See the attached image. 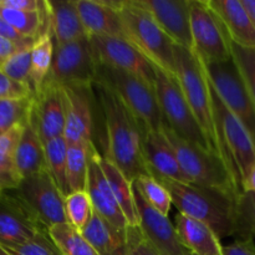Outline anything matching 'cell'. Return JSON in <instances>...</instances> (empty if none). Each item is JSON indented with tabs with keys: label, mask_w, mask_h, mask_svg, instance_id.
<instances>
[{
	"label": "cell",
	"mask_w": 255,
	"mask_h": 255,
	"mask_svg": "<svg viewBox=\"0 0 255 255\" xmlns=\"http://www.w3.org/2000/svg\"><path fill=\"white\" fill-rule=\"evenodd\" d=\"M119 11L124 25L125 39L136 47L154 67L169 76L176 77V44L171 37L159 27L146 10L137 6L133 0L120 1Z\"/></svg>",
	"instance_id": "4"
},
{
	"label": "cell",
	"mask_w": 255,
	"mask_h": 255,
	"mask_svg": "<svg viewBox=\"0 0 255 255\" xmlns=\"http://www.w3.org/2000/svg\"><path fill=\"white\" fill-rule=\"evenodd\" d=\"M211 91L222 143L238 169L243 187L244 179L255 164V142L241 120L222 101L212 84Z\"/></svg>",
	"instance_id": "10"
},
{
	"label": "cell",
	"mask_w": 255,
	"mask_h": 255,
	"mask_svg": "<svg viewBox=\"0 0 255 255\" xmlns=\"http://www.w3.org/2000/svg\"><path fill=\"white\" fill-rule=\"evenodd\" d=\"M55 42L51 31H46L35 40L31 47V89L34 95L47 79L54 61Z\"/></svg>",
	"instance_id": "30"
},
{
	"label": "cell",
	"mask_w": 255,
	"mask_h": 255,
	"mask_svg": "<svg viewBox=\"0 0 255 255\" xmlns=\"http://www.w3.org/2000/svg\"><path fill=\"white\" fill-rule=\"evenodd\" d=\"M4 249L11 255H62L50 237L49 231L40 233L26 243Z\"/></svg>",
	"instance_id": "40"
},
{
	"label": "cell",
	"mask_w": 255,
	"mask_h": 255,
	"mask_svg": "<svg viewBox=\"0 0 255 255\" xmlns=\"http://www.w3.org/2000/svg\"><path fill=\"white\" fill-rule=\"evenodd\" d=\"M231 44L255 50V29L242 0H207Z\"/></svg>",
	"instance_id": "21"
},
{
	"label": "cell",
	"mask_w": 255,
	"mask_h": 255,
	"mask_svg": "<svg viewBox=\"0 0 255 255\" xmlns=\"http://www.w3.org/2000/svg\"><path fill=\"white\" fill-rule=\"evenodd\" d=\"M243 191H249L255 193V164L251 172L248 173L247 178L243 182Z\"/></svg>",
	"instance_id": "47"
},
{
	"label": "cell",
	"mask_w": 255,
	"mask_h": 255,
	"mask_svg": "<svg viewBox=\"0 0 255 255\" xmlns=\"http://www.w3.org/2000/svg\"><path fill=\"white\" fill-rule=\"evenodd\" d=\"M128 251L126 255H161L142 234L139 227H129Z\"/></svg>",
	"instance_id": "42"
},
{
	"label": "cell",
	"mask_w": 255,
	"mask_h": 255,
	"mask_svg": "<svg viewBox=\"0 0 255 255\" xmlns=\"http://www.w3.org/2000/svg\"><path fill=\"white\" fill-rule=\"evenodd\" d=\"M157 179L169 192L172 203L179 213L206 223L213 229L219 239L238 234V197L219 189L199 187L192 183Z\"/></svg>",
	"instance_id": "3"
},
{
	"label": "cell",
	"mask_w": 255,
	"mask_h": 255,
	"mask_svg": "<svg viewBox=\"0 0 255 255\" xmlns=\"http://www.w3.org/2000/svg\"><path fill=\"white\" fill-rule=\"evenodd\" d=\"M0 255H11V254H9L4 248H2V247H0Z\"/></svg>",
	"instance_id": "49"
},
{
	"label": "cell",
	"mask_w": 255,
	"mask_h": 255,
	"mask_svg": "<svg viewBox=\"0 0 255 255\" xmlns=\"http://www.w3.org/2000/svg\"><path fill=\"white\" fill-rule=\"evenodd\" d=\"M45 147V157H46V167L49 173L54 178L55 183L65 197L70 193L67 186V147L69 143L64 136L50 139Z\"/></svg>",
	"instance_id": "33"
},
{
	"label": "cell",
	"mask_w": 255,
	"mask_h": 255,
	"mask_svg": "<svg viewBox=\"0 0 255 255\" xmlns=\"http://www.w3.org/2000/svg\"><path fill=\"white\" fill-rule=\"evenodd\" d=\"M0 36L15 42V44L19 45V46L21 47H30L32 46L35 42V39H29V37H25L22 36L21 34H19V32H17L11 25L7 24L1 16H0Z\"/></svg>",
	"instance_id": "45"
},
{
	"label": "cell",
	"mask_w": 255,
	"mask_h": 255,
	"mask_svg": "<svg viewBox=\"0 0 255 255\" xmlns=\"http://www.w3.org/2000/svg\"><path fill=\"white\" fill-rule=\"evenodd\" d=\"M134 196L139 216V229L153 248L161 255H193L182 243L176 227L168 217L152 208L136 188Z\"/></svg>",
	"instance_id": "16"
},
{
	"label": "cell",
	"mask_w": 255,
	"mask_h": 255,
	"mask_svg": "<svg viewBox=\"0 0 255 255\" xmlns=\"http://www.w3.org/2000/svg\"><path fill=\"white\" fill-rule=\"evenodd\" d=\"M97 64L137 76L154 89L156 67L126 39L112 36H89Z\"/></svg>",
	"instance_id": "14"
},
{
	"label": "cell",
	"mask_w": 255,
	"mask_h": 255,
	"mask_svg": "<svg viewBox=\"0 0 255 255\" xmlns=\"http://www.w3.org/2000/svg\"><path fill=\"white\" fill-rule=\"evenodd\" d=\"M29 96H34V92L29 86L14 81L0 71V100L24 99Z\"/></svg>",
	"instance_id": "41"
},
{
	"label": "cell",
	"mask_w": 255,
	"mask_h": 255,
	"mask_svg": "<svg viewBox=\"0 0 255 255\" xmlns=\"http://www.w3.org/2000/svg\"><path fill=\"white\" fill-rule=\"evenodd\" d=\"M0 6L22 11H42L46 9V0H0Z\"/></svg>",
	"instance_id": "43"
},
{
	"label": "cell",
	"mask_w": 255,
	"mask_h": 255,
	"mask_svg": "<svg viewBox=\"0 0 255 255\" xmlns=\"http://www.w3.org/2000/svg\"><path fill=\"white\" fill-rule=\"evenodd\" d=\"M146 10L176 45L193 50L189 0H133Z\"/></svg>",
	"instance_id": "15"
},
{
	"label": "cell",
	"mask_w": 255,
	"mask_h": 255,
	"mask_svg": "<svg viewBox=\"0 0 255 255\" xmlns=\"http://www.w3.org/2000/svg\"><path fill=\"white\" fill-rule=\"evenodd\" d=\"M24 124L0 136V189L12 191L22 181L16 164V148Z\"/></svg>",
	"instance_id": "28"
},
{
	"label": "cell",
	"mask_w": 255,
	"mask_h": 255,
	"mask_svg": "<svg viewBox=\"0 0 255 255\" xmlns=\"http://www.w3.org/2000/svg\"><path fill=\"white\" fill-rule=\"evenodd\" d=\"M192 51L204 64H218L232 60L231 41L207 0H189Z\"/></svg>",
	"instance_id": "8"
},
{
	"label": "cell",
	"mask_w": 255,
	"mask_h": 255,
	"mask_svg": "<svg viewBox=\"0 0 255 255\" xmlns=\"http://www.w3.org/2000/svg\"><path fill=\"white\" fill-rule=\"evenodd\" d=\"M100 164L104 171L105 177L111 187L114 196L116 198L117 203L121 207V211L124 212L129 227H139V216L138 209H137L136 196H134L133 182L129 181L121 169L115 166L111 161H109L105 157H100Z\"/></svg>",
	"instance_id": "27"
},
{
	"label": "cell",
	"mask_w": 255,
	"mask_h": 255,
	"mask_svg": "<svg viewBox=\"0 0 255 255\" xmlns=\"http://www.w3.org/2000/svg\"><path fill=\"white\" fill-rule=\"evenodd\" d=\"M133 186L144 201L163 216L168 217L172 207V197L166 187L151 174L139 176L133 181Z\"/></svg>",
	"instance_id": "34"
},
{
	"label": "cell",
	"mask_w": 255,
	"mask_h": 255,
	"mask_svg": "<svg viewBox=\"0 0 255 255\" xmlns=\"http://www.w3.org/2000/svg\"><path fill=\"white\" fill-rule=\"evenodd\" d=\"M47 231L15 189L2 191L0 194V247L20 246Z\"/></svg>",
	"instance_id": "12"
},
{
	"label": "cell",
	"mask_w": 255,
	"mask_h": 255,
	"mask_svg": "<svg viewBox=\"0 0 255 255\" xmlns=\"http://www.w3.org/2000/svg\"><path fill=\"white\" fill-rule=\"evenodd\" d=\"M105 117L107 152L105 158L119 167L131 182L151 174L142 151L143 127L122 100L109 87L94 84Z\"/></svg>",
	"instance_id": "1"
},
{
	"label": "cell",
	"mask_w": 255,
	"mask_h": 255,
	"mask_svg": "<svg viewBox=\"0 0 255 255\" xmlns=\"http://www.w3.org/2000/svg\"><path fill=\"white\" fill-rule=\"evenodd\" d=\"M204 67L218 96L241 120L255 142V106L233 59L218 64H204Z\"/></svg>",
	"instance_id": "9"
},
{
	"label": "cell",
	"mask_w": 255,
	"mask_h": 255,
	"mask_svg": "<svg viewBox=\"0 0 255 255\" xmlns=\"http://www.w3.org/2000/svg\"><path fill=\"white\" fill-rule=\"evenodd\" d=\"M176 229L181 241L194 255H223L221 239L211 227L192 217L178 213Z\"/></svg>",
	"instance_id": "25"
},
{
	"label": "cell",
	"mask_w": 255,
	"mask_h": 255,
	"mask_svg": "<svg viewBox=\"0 0 255 255\" xmlns=\"http://www.w3.org/2000/svg\"><path fill=\"white\" fill-rule=\"evenodd\" d=\"M81 233L100 255H126L128 251V232H121L95 211Z\"/></svg>",
	"instance_id": "26"
},
{
	"label": "cell",
	"mask_w": 255,
	"mask_h": 255,
	"mask_svg": "<svg viewBox=\"0 0 255 255\" xmlns=\"http://www.w3.org/2000/svg\"><path fill=\"white\" fill-rule=\"evenodd\" d=\"M20 49H22V47L16 45L15 42L10 41V40L0 36V71H1L5 62L10 59V56H12Z\"/></svg>",
	"instance_id": "46"
},
{
	"label": "cell",
	"mask_w": 255,
	"mask_h": 255,
	"mask_svg": "<svg viewBox=\"0 0 255 255\" xmlns=\"http://www.w3.org/2000/svg\"><path fill=\"white\" fill-rule=\"evenodd\" d=\"M89 36H112L125 39L119 11L120 1L74 0Z\"/></svg>",
	"instance_id": "22"
},
{
	"label": "cell",
	"mask_w": 255,
	"mask_h": 255,
	"mask_svg": "<svg viewBox=\"0 0 255 255\" xmlns=\"http://www.w3.org/2000/svg\"><path fill=\"white\" fill-rule=\"evenodd\" d=\"M31 47H22L17 50L10 59L5 62L1 71L14 81L24 84L31 89ZM32 90V89H31Z\"/></svg>",
	"instance_id": "37"
},
{
	"label": "cell",
	"mask_w": 255,
	"mask_h": 255,
	"mask_svg": "<svg viewBox=\"0 0 255 255\" xmlns=\"http://www.w3.org/2000/svg\"><path fill=\"white\" fill-rule=\"evenodd\" d=\"M162 131L173 147L179 166L189 183L219 189L237 197L243 192L241 183L223 159L179 137L166 124Z\"/></svg>",
	"instance_id": "5"
},
{
	"label": "cell",
	"mask_w": 255,
	"mask_h": 255,
	"mask_svg": "<svg viewBox=\"0 0 255 255\" xmlns=\"http://www.w3.org/2000/svg\"><path fill=\"white\" fill-rule=\"evenodd\" d=\"M47 6L55 44H69L89 37L74 0H47Z\"/></svg>",
	"instance_id": "24"
},
{
	"label": "cell",
	"mask_w": 255,
	"mask_h": 255,
	"mask_svg": "<svg viewBox=\"0 0 255 255\" xmlns=\"http://www.w3.org/2000/svg\"><path fill=\"white\" fill-rule=\"evenodd\" d=\"M65 94L64 138L69 144L94 143V117L90 91L92 86H62Z\"/></svg>",
	"instance_id": "18"
},
{
	"label": "cell",
	"mask_w": 255,
	"mask_h": 255,
	"mask_svg": "<svg viewBox=\"0 0 255 255\" xmlns=\"http://www.w3.org/2000/svg\"><path fill=\"white\" fill-rule=\"evenodd\" d=\"M97 62L89 37L69 44H55L54 61L49 77L61 86H92Z\"/></svg>",
	"instance_id": "11"
},
{
	"label": "cell",
	"mask_w": 255,
	"mask_h": 255,
	"mask_svg": "<svg viewBox=\"0 0 255 255\" xmlns=\"http://www.w3.org/2000/svg\"><path fill=\"white\" fill-rule=\"evenodd\" d=\"M94 143H72L67 147V186L71 192L86 191L89 163Z\"/></svg>",
	"instance_id": "31"
},
{
	"label": "cell",
	"mask_w": 255,
	"mask_h": 255,
	"mask_svg": "<svg viewBox=\"0 0 255 255\" xmlns=\"http://www.w3.org/2000/svg\"><path fill=\"white\" fill-rule=\"evenodd\" d=\"M238 234L242 238L255 237V193L243 191L237 199Z\"/></svg>",
	"instance_id": "39"
},
{
	"label": "cell",
	"mask_w": 255,
	"mask_h": 255,
	"mask_svg": "<svg viewBox=\"0 0 255 255\" xmlns=\"http://www.w3.org/2000/svg\"><path fill=\"white\" fill-rule=\"evenodd\" d=\"M174 57H176L177 81L208 141L211 152L223 159L224 163L228 166V168L242 186L238 169L234 162L232 161L228 152L224 148L221 136H219L213 99H212L211 84H209L204 64L192 50L178 46V45L174 46Z\"/></svg>",
	"instance_id": "2"
},
{
	"label": "cell",
	"mask_w": 255,
	"mask_h": 255,
	"mask_svg": "<svg viewBox=\"0 0 255 255\" xmlns=\"http://www.w3.org/2000/svg\"><path fill=\"white\" fill-rule=\"evenodd\" d=\"M223 255H255L253 237H246L229 246H223Z\"/></svg>",
	"instance_id": "44"
},
{
	"label": "cell",
	"mask_w": 255,
	"mask_h": 255,
	"mask_svg": "<svg viewBox=\"0 0 255 255\" xmlns=\"http://www.w3.org/2000/svg\"><path fill=\"white\" fill-rule=\"evenodd\" d=\"M16 164L22 179L47 169L44 142L40 137L32 109L17 143Z\"/></svg>",
	"instance_id": "23"
},
{
	"label": "cell",
	"mask_w": 255,
	"mask_h": 255,
	"mask_svg": "<svg viewBox=\"0 0 255 255\" xmlns=\"http://www.w3.org/2000/svg\"><path fill=\"white\" fill-rule=\"evenodd\" d=\"M193 255H194V254H193Z\"/></svg>",
	"instance_id": "51"
},
{
	"label": "cell",
	"mask_w": 255,
	"mask_h": 255,
	"mask_svg": "<svg viewBox=\"0 0 255 255\" xmlns=\"http://www.w3.org/2000/svg\"><path fill=\"white\" fill-rule=\"evenodd\" d=\"M2 193V191H1V189H0V194H1Z\"/></svg>",
	"instance_id": "50"
},
{
	"label": "cell",
	"mask_w": 255,
	"mask_h": 255,
	"mask_svg": "<svg viewBox=\"0 0 255 255\" xmlns=\"http://www.w3.org/2000/svg\"><path fill=\"white\" fill-rule=\"evenodd\" d=\"M32 111L44 143L64 136L65 94L61 85L47 76L39 91L34 95Z\"/></svg>",
	"instance_id": "17"
},
{
	"label": "cell",
	"mask_w": 255,
	"mask_h": 255,
	"mask_svg": "<svg viewBox=\"0 0 255 255\" xmlns=\"http://www.w3.org/2000/svg\"><path fill=\"white\" fill-rule=\"evenodd\" d=\"M47 1V0H46ZM0 16L22 36L35 39L50 30L49 6L42 11H22L0 6Z\"/></svg>",
	"instance_id": "29"
},
{
	"label": "cell",
	"mask_w": 255,
	"mask_h": 255,
	"mask_svg": "<svg viewBox=\"0 0 255 255\" xmlns=\"http://www.w3.org/2000/svg\"><path fill=\"white\" fill-rule=\"evenodd\" d=\"M34 105V96L0 100V136L26 122Z\"/></svg>",
	"instance_id": "35"
},
{
	"label": "cell",
	"mask_w": 255,
	"mask_h": 255,
	"mask_svg": "<svg viewBox=\"0 0 255 255\" xmlns=\"http://www.w3.org/2000/svg\"><path fill=\"white\" fill-rule=\"evenodd\" d=\"M49 234L62 255H100L81 232L69 222L49 228Z\"/></svg>",
	"instance_id": "32"
},
{
	"label": "cell",
	"mask_w": 255,
	"mask_h": 255,
	"mask_svg": "<svg viewBox=\"0 0 255 255\" xmlns=\"http://www.w3.org/2000/svg\"><path fill=\"white\" fill-rule=\"evenodd\" d=\"M15 191L47 229L67 222L65 196L47 169L24 178Z\"/></svg>",
	"instance_id": "13"
},
{
	"label": "cell",
	"mask_w": 255,
	"mask_h": 255,
	"mask_svg": "<svg viewBox=\"0 0 255 255\" xmlns=\"http://www.w3.org/2000/svg\"><path fill=\"white\" fill-rule=\"evenodd\" d=\"M142 151L151 176L189 183L179 166L173 147L162 129L143 128Z\"/></svg>",
	"instance_id": "19"
},
{
	"label": "cell",
	"mask_w": 255,
	"mask_h": 255,
	"mask_svg": "<svg viewBox=\"0 0 255 255\" xmlns=\"http://www.w3.org/2000/svg\"><path fill=\"white\" fill-rule=\"evenodd\" d=\"M242 2H243L244 7H246L247 11H248L255 29V0H242Z\"/></svg>",
	"instance_id": "48"
},
{
	"label": "cell",
	"mask_w": 255,
	"mask_h": 255,
	"mask_svg": "<svg viewBox=\"0 0 255 255\" xmlns=\"http://www.w3.org/2000/svg\"><path fill=\"white\" fill-rule=\"evenodd\" d=\"M154 91L163 115L164 124L183 139L204 151L211 152L208 141L197 122L176 77L169 76L156 67Z\"/></svg>",
	"instance_id": "7"
},
{
	"label": "cell",
	"mask_w": 255,
	"mask_h": 255,
	"mask_svg": "<svg viewBox=\"0 0 255 255\" xmlns=\"http://www.w3.org/2000/svg\"><path fill=\"white\" fill-rule=\"evenodd\" d=\"M94 84H101L114 91L143 128L162 129L164 126L156 91L143 80L122 70L97 64Z\"/></svg>",
	"instance_id": "6"
},
{
	"label": "cell",
	"mask_w": 255,
	"mask_h": 255,
	"mask_svg": "<svg viewBox=\"0 0 255 255\" xmlns=\"http://www.w3.org/2000/svg\"><path fill=\"white\" fill-rule=\"evenodd\" d=\"M65 213L67 222L81 232L94 213V206L87 191L71 192L67 194L65 197Z\"/></svg>",
	"instance_id": "36"
},
{
	"label": "cell",
	"mask_w": 255,
	"mask_h": 255,
	"mask_svg": "<svg viewBox=\"0 0 255 255\" xmlns=\"http://www.w3.org/2000/svg\"><path fill=\"white\" fill-rule=\"evenodd\" d=\"M231 51L234 64L246 84L255 106V50L243 49L231 44Z\"/></svg>",
	"instance_id": "38"
},
{
	"label": "cell",
	"mask_w": 255,
	"mask_h": 255,
	"mask_svg": "<svg viewBox=\"0 0 255 255\" xmlns=\"http://www.w3.org/2000/svg\"><path fill=\"white\" fill-rule=\"evenodd\" d=\"M100 157L101 154L95 148L91 152L89 163L86 191L91 198L94 211L121 232H128V222L124 212L121 211V207L117 203L114 192L105 177L101 164H100Z\"/></svg>",
	"instance_id": "20"
}]
</instances>
